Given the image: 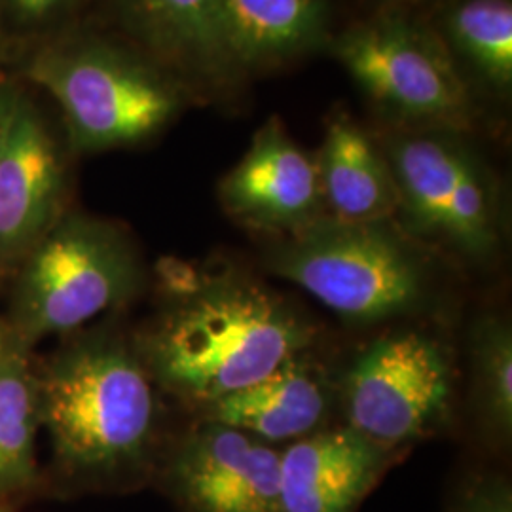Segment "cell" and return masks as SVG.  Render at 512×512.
<instances>
[{
    "instance_id": "26",
    "label": "cell",
    "mask_w": 512,
    "mask_h": 512,
    "mask_svg": "<svg viewBox=\"0 0 512 512\" xmlns=\"http://www.w3.org/2000/svg\"><path fill=\"white\" fill-rule=\"evenodd\" d=\"M395 2H414V0H395Z\"/></svg>"
},
{
    "instance_id": "14",
    "label": "cell",
    "mask_w": 512,
    "mask_h": 512,
    "mask_svg": "<svg viewBox=\"0 0 512 512\" xmlns=\"http://www.w3.org/2000/svg\"><path fill=\"white\" fill-rule=\"evenodd\" d=\"M120 18L150 61L200 84L236 73L220 35L219 0H116Z\"/></svg>"
},
{
    "instance_id": "1",
    "label": "cell",
    "mask_w": 512,
    "mask_h": 512,
    "mask_svg": "<svg viewBox=\"0 0 512 512\" xmlns=\"http://www.w3.org/2000/svg\"><path fill=\"white\" fill-rule=\"evenodd\" d=\"M162 272L160 310L133 342L158 389L196 414L317 346L306 311L256 275L177 260Z\"/></svg>"
},
{
    "instance_id": "3",
    "label": "cell",
    "mask_w": 512,
    "mask_h": 512,
    "mask_svg": "<svg viewBox=\"0 0 512 512\" xmlns=\"http://www.w3.org/2000/svg\"><path fill=\"white\" fill-rule=\"evenodd\" d=\"M264 268L321 302L353 327H376L435 310L440 298L435 253L395 219L315 220L275 238Z\"/></svg>"
},
{
    "instance_id": "5",
    "label": "cell",
    "mask_w": 512,
    "mask_h": 512,
    "mask_svg": "<svg viewBox=\"0 0 512 512\" xmlns=\"http://www.w3.org/2000/svg\"><path fill=\"white\" fill-rule=\"evenodd\" d=\"M14 270L8 327L25 348L86 329L126 306L145 281L143 262L122 228L69 211Z\"/></svg>"
},
{
    "instance_id": "21",
    "label": "cell",
    "mask_w": 512,
    "mask_h": 512,
    "mask_svg": "<svg viewBox=\"0 0 512 512\" xmlns=\"http://www.w3.org/2000/svg\"><path fill=\"white\" fill-rule=\"evenodd\" d=\"M448 512H512L509 478L494 471L469 476L454 495Z\"/></svg>"
},
{
    "instance_id": "16",
    "label": "cell",
    "mask_w": 512,
    "mask_h": 512,
    "mask_svg": "<svg viewBox=\"0 0 512 512\" xmlns=\"http://www.w3.org/2000/svg\"><path fill=\"white\" fill-rule=\"evenodd\" d=\"M220 35L234 73L304 54L327 35L325 0H219Z\"/></svg>"
},
{
    "instance_id": "15",
    "label": "cell",
    "mask_w": 512,
    "mask_h": 512,
    "mask_svg": "<svg viewBox=\"0 0 512 512\" xmlns=\"http://www.w3.org/2000/svg\"><path fill=\"white\" fill-rule=\"evenodd\" d=\"M315 162L327 217L342 222L397 217L399 194L384 148L346 112L330 118Z\"/></svg>"
},
{
    "instance_id": "17",
    "label": "cell",
    "mask_w": 512,
    "mask_h": 512,
    "mask_svg": "<svg viewBox=\"0 0 512 512\" xmlns=\"http://www.w3.org/2000/svg\"><path fill=\"white\" fill-rule=\"evenodd\" d=\"M37 368L19 346L0 365V501L18 505L40 486Z\"/></svg>"
},
{
    "instance_id": "7",
    "label": "cell",
    "mask_w": 512,
    "mask_h": 512,
    "mask_svg": "<svg viewBox=\"0 0 512 512\" xmlns=\"http://www.w3.org/2000/svg\"><path fill=\"white\" fill-rule=\"evenodd\" d=\"M452 346L429 327H393L361 349L336 378L344 425L387 448L412 450L454 414Z\"/></svg>"
},
{
    "instance_id": "19",
    "label": "cell",
    "mask_w": 512,
    "mask_h": 512,
    "mask_svg": "<svg viewBox=\"0 0 512 512\" xmlns=\"http://www.w3.org/2000/svg\"><path fill=\"white\" fill-rule=\"evenodd\" d=\"M446 37L448 50L463 57L484 82L511 88V0H458L446 14Z\"/></svg>"
},
{
    "instance_id": "12",
    "label": "cell",
    "mask_w": 512,
    "mask_h": 512,
    "mask_svg": "<svg viewBox=\"0 0 512 512\" xmlns=\"http://www.w3.org/2000/svg\"><path fill=\"white\" fill-rule=\"evenodd\" d=\"M410 450L387 448L348 425L281 448L283 512H357Z\"/></svg>"
},
{
    "instance_id": "9",
    "label": "cell",
    "mask_w": 512,
    "mask_h": 512,
    "mask_svg": "<svg viewBox=\"0 0 512 512\" xmlns=\"http://www.w3.org/2000/svg\"><path fill=\"white\" fill-rule=\"evenodd\" d=\"M154 480L183 512H283L281 448L219 421L165 446Z\"/></svg>"
},
{
    "instance_id": "4",
    "label": "cell",
    "mask_w": 512,
    "mask_h": 512,
    "mask_svg": "<svg viewBox=\"0 0 512 512\" xmlns=\"http://www.w3.org/2000/svg\"><path fill=\"white\" fill-rule=\"evenodd\" d=\"M63 116L76 152L131 147L160 133L183 105L177 78L101 38L44 44L25 69Z\"/></svg>"
},
{
    "instance_id": "10",
    "label": "cell",
    "mask_w": 512,
    "mask_h": 512,
    "mask_svg": "<svg viewBox=\"0 0 512 512\" xmlns=\"http://www.w3.org/2000/svg\"><path fill=\"white\" fill-rule=\"evenodd\" d=\"M65 156L31 95L19 88L0 147V270L16 268L61 219Z\"/></svg>"
},
{
    "instance_id": "25",
    "label": "cell",
    "mask_w": 512,
    "mask_h": 512,
    "mask_svg": "<svg viewBox=\"0 0 512 512\" xmlns=\"http://www.w3.org/2000/svg\"><path fill=\"white\" fill-rule=\"evenodd\" d=\"M2 44H4V33H2V27H0V50H2Z\"/></svg>"
},
{
    "instance_id": "24",
    "label": "cell",
    "mask_w": 512,
    "mask_h": 512,
    "mask_svg": "<svg viewBox=\"0 0 512 512\" xmlns=\"http://www.w3.org/2000/svg\"><path fill=\"white\" fill-rule=\"evenodd\" d=\"M0 512H16V505L8 501H0Z\"/></svg>"
},
{
    "instance_id": "6",
    "label": "cell",
    "mask_w": 512,
    "mask_h": 512,
    "mask_svg": "<svg viewBox=\"0 0 512 512\" xmlns=\"http://www.w3.org/2000/svg\"><path fill=\"white\" fill-rule=\"evenodd\" d=\"M382 148L404 232L435 255L492 266L505 245V217L494 173L475 150L446 129H403Z\"/></svg>"
},
{
    "instance_id": "23",
    "label": "cell",
    "mask_w": 512,
    "mask_h": 512,
    "mask_svg": "<svg viewBox=\"0 0 512 512\" xmlns=\"http://www.w3.org/2000/svg\"><path fill=\"white\" fill-rule=\"evenodd\" d=\"M19 346H21V344L16 340V336L12 334L10 327L4 325V323H0V365H2Z\"/></svg>"
},
{
    "instance_id": "18",
    "label": "cell",
    "mask_w": 512,
    "mask_h": 512,
    "mask_svg": "<svg viewBox=\"0 0 512 512\" xmlns=\"http://www.w3.org/2000/svg\"><path fill=\"white\" fill-rule=\"evenodd\" d=\"M469 403L480 437L505 448L512 437V327L497 311L476 317L467 336Z\"/></svg>"
},
{
    "instance_id": "22",
    "label": "cell",
    "mask_w": 512,
    "mask_h": 512,
    "mask_svg": "<svg viewBox=\"0 0 512 512\" xmlns=\"http://www.w3.org/2000/svg\"><path fill=\"white\" fill-rule=\"evenodd\" d=\"M18 92V84L10 76L0 74V147H2V139H4L6 122H8V116H10V110H12Z\"/></svg>"
},
{
    "instance_id": "20",
    "label": "cell",
    "mask_w": 512,
    "mask_h": 512,
    "mask_svg": "<svg viewBox=\"0 0 512 512\" xmlns=\"http://www.w3.org/2000/svg\"><path fill=\"white\" fill-rule=\"evenodd\" d=\"M76 0H0L2 33H46L73 8Z\"/></svg>"
},
{
    "instance_id": "11",
    "label": "cell",
    "mask_w": 512,
    "mask_h": 512,
    "mask_svg": "<svg viewBox=\"0 0 512 512\" xmlns=\"http://www.w3.org/2000/svg\"><path fill=\"white\" fill-rule=\"evenodd\" d=\"M219 200L236 222L274 238L327 217L317 162L279 118L256 131L243 158L222 177Z\"/></svg>"
},
{
    "instance_id": "13",
    "label": "cell",
    "mask_w": 512,
    "mask_h": 512,
    "mask_svg": "<svg viewBox=\"0 0 512 512\" xmlns=\"http://www.w3.org/2000/svg\"><path fill=\"white\" fill-rule=\"evenodd\" d=\"M336 410V378L311 349L205 406L198 416L283 448L329 427Z\"/></svg>"
},
{
    "instance_id": "2",
    "label": "cell",
    "mask_w": 512,
    "mask_h": 512,
    "mask_svg": "<svg viewBox=\"0 0 512 512\" xmlns=\"http://www.w3.org/2000/svg\"><path fill=\"white\" fill-rule=\"evenodd\" d=\"M37 385L59 488L112 494L156 478L162 408L133 338L109 329L73 336L37 368Z\"/></svg>"
},
{
    "instance_id": "8",
    "label": "cell",
    "mask_w": 512,
    "mask_h": 512,
    "mask_svg": "<svg viewBox=\"0 0 512 512\" xmlns=\"http://www.w3.org/2000/svg\"><path fill=\"white\" fill-rule=\"evenodd\" d=\"M336 57L385 114L414 129L463 131L475 120L448 44L416 21L384 16L351 27Z\"/></svg>"
}]
</instances>
